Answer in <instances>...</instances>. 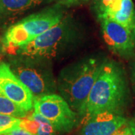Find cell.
Here are the masks:
<instances>
[{"label": "cell", "mask_w": 135, "mask_h": 135, "mask_svg": "<svg viewBox=\"0 0 135 135\" xmlns=\"http://www.w3.org/2000/svg\"><path fill=\"white\" fill-rule=\"evenodd\" d=\"M128 86L122 68L112 61L103 62L87 99L83 116L119 111L126 104Z\"/></svg>", "instance_id": "1"}, {"label": "cell", "mask_w": 135, "mask_h": 135, "mask_svg": "<svg viewBox=\"0 0 135 135\" xmlns=\"http://www.w3.org/2000/svg\"><path fill=\"white\" fill-rule=\"evenodd\" d=\"M102 62L89 58L64 68L57 80L60 95L77 114L83 116L89 92L98 75Z\"/></svg>", "instance_id": "2"}, {"label": "cell", "mask_w": 135, "mask_h": 135, "mask_svg": "<svg viewBox=\"0 0 135 135\" xmlns=\"http://www.w3.org/2000/svg\"><path fill=\"white\" fill-rule=\"evenodd\" d=\"M77 39V26L71 20L63 17L51 29L17 49V53L25 57L45 60L56 58L71 50Z\"/></svg>", "instance_id": "3"}, {"label": "cell", "mask_w": 135, "mask_h": 135, "mask_svg": "<svg viewBox=\"0 0 135 135\" xmlns=\"http://www.w3.org/2000/svg\"><path fill=\"white\" fill-rule=\"evenodd\" d=\"M62 18L61 4H56L25 17L7 29L2 39L5 50L9 52L16 50L51 29Z\"/></svg>", "instance_id": "4"}, {"label": "cell", "mask_w": 135, "mask_h": 135, "mask_svg": "<svg viewBox=\"0 0 135 135\" xmlns=\"http://www.w3.org/2000/svg\"><path fill=\"white\" fill-rule=\"evenodd\" d=\"M24 62H18L12 67V71L28 87L34 98L53 94L57 89L51 68L45 59L29 58Z\"/></svg>", "instance_id": "5"}, {"label": "cell", "mask_w": 135, "mask_h": 135, "mask_svg": "<svg viewBox=\"0 0 135 135\" xmlns=\"http://www.w3.org/2000/svg\"><path fill=\"white\" fill-rule=\"evenodd\" d=\"M33 108L47 119L57 132H69L77 125V113L62 97L55 93L34 98Z\"/></svg>", "instance_id": "6"}, {"label": "cell", "mask_w": 135, "mask_h": 135, "mask_svg": "<svg viewBox=\"0 0 135 135\" xmlns=\"http://www.w3.org/2000/svg\"><path fill=\"white\" fill-rule=\"evenodd\" d=\"M0 94L26 112L33 108L34 97L28 87L15 74L9 65L0 63Z\"/></svg>", "instance_id": "7"}, {"label": "cell", "mask_w": 135, "mask_h": 135, "mask_svg": "<svg viewBox=\"0 0 135 135\" xmlns=\"http://www.w3.org/2000/svg\"><path fill=\"white\" fill-rule=\"evenodd\" d=\"M101 28L104 39L111 50L124 56L133 55L135 45L131 31L109 18L101 19Z\"/></svg>", "instance_id": "8"}, {"label": "cell", "mask_w": 135, "mask_h": 135, "mask_svg": "<svg viewBox=\"0 0 135 135\" xmlns=\"http://www.w3.org/2000/svg\"><path fill=\"white\" fill-rule=\"evenodd\" d=\"M127 123V119L119 113L102 112L87 119L81 135H113Z\"/></svg>", "instance_id": "9"}, {"label": "cell", "mask_w": 135, "mask_h": 135, "mask_svg": "<svg viewBox=\"0 0 135 135\" xmlns=\"http://www.w3.org/2000/svg\"><path fill=\"white\" fill-rule=\"evenodd\" d=\"M134 7L132 0H113L98 18H109L132 31L134 19Z\"/></svg>", "instance_id": "10"}, {"label": "cell", "mask_w": 135, "mask_h": 135, "mask_svg": "<svg viewBox=\"0 0 135 135\" xmlns=\"http://www.w3.org/2000/svg\"><path fill=\"white\" fill-rule=\"evenodd\" d=\"M45 0H0V25H5Z\"/></svg>", "instance_id": "11"}, {"label": "cell", "mask_w": 135, "mask_h": 135, "mask_svg": "<svg viewBox=\"0 0 135 135\" xmlns=\"http://www.w3.org/2000/svg\"><path fill=\"white\" fill-rule=\"evenodd\" d=\"M27 113L28 112L17 105L8 98L0 94V114L9 115L22 119L27 116Z\"/></svg>", "instance_id": "12"}, {"label": "cell", "mask_w": 135, "mask_h": 135, "mask_svg": "<svg viewBox=\"0 0 135 135\" xmlns=\"http://www.w3.org/2000/svg\"><path fill=\"white\" fill-rule=\"evenodd\" d=\"M29 116L31 119L36 121L39 124L37 135H56L57 134L56 130L51 124V122L44 116L35 110Z\"/></svg>", "instance_id": "13"}, {"label": "cell", "mask_w": 135, "mask_h": 135, "mask_svg": "<svg viewBox=\"0 0 135 135\" xmlns=\"http://www.w3.org/2000/svg\"><path fill=\"white\" fill-rule=\"evenodd\" d=\"M20 122V118L0 114V135L7 134L17 127H19Z\"/></svg>", "instance_id": "14"}, {"label": "cell", "mask_w": 135, "mask_h": 135, "mask_svg": "<svg viewBox=\"0 0 135 135\" xmlns=\"http://www.w3.org/2000/svg\"><path fill=\"white\" fill-rule=\"evenodd\" d=\"M20 127L23 128L25 130L28 131L29 132L37 135V131L38 129L39 124L32 119H31L29 116H26L24 118L21 119V122L20 124Z\"/></svg>", "instance_id": "15"}, {"label": "cell", "mask_w": 135, "mask_h": 135, "mask_svg": "<svg viewBox=\"0 0 135 135\" xmlns=\"http://www.w3.org/2000/svg\"><path fill=\"white\" fill-rule=\"evenodd\" d=\"M113 0H95L94 6L96 11L98 17L100 16L104 11V10L106 8V7L109 5Z\"/></svg>", "instance_id": "16"}, {"label": "cell", "mask_w": 135, "mask_h": 135, "mask_svg": "<svg viewBox=\"0 0 135 135\" xmlns=\"http://www.w3.org/2000/svg\"><path fill=\"white\" fill-rule=\"evenodd\" d=\"M5 135H35L29 132L28 131L25 130L21 127H17L16 128L13 129L11 131H10L9 133H8Z\"/></svg>", "instance_id": "17"}, {"label": "cell", "mask_w": 135, "mask_h": 135, "mask_svg": "<svg viewBox=\"0 0 135 135\" xmlns=\"http://www.w3.org/2000/svg\"><path fill=\"white\" fill-rule=\"evenodd\" d=\"M113 135H132V133L128 123H126V125H124L121 128H119Z\"/></svg>", "instance_id": "18"}, {"label": "cell", "mask_w": 135, "mask_h": 135, "mask_svg": "<svg viewBox=\"0 0 135 135\" xmlns=\"http://www.w3.org/2000/svg\"><path fill=\"white\" fill-rule=\"evenodd\" d=\"M87 0H59V4L64 5H74L86 2Z\"/></svg>", "instance_id": "19"}, {"label": "cell", "mask_w": 135, "mask_h": 135, "mask_svg": "<svg viewBox=\"0 0 135 135\" xmlns=\"http://www.w3.org/2000/svg\"><path fill=\"white\" fill-rule=\"evenodd\" d=\"M127 123H128V125L131 131L132 135H135V116L131 118Z\"/></svg>", "instance_id": "20"}, {"label": "cell", "mask_w": 135, "mask_h": 135, "mask_svg": "<svg viewBox=\"0 0 135 135\" xmlns=\"http://www.w3.org/2000/svg\"><path fill=\"white\" fill-rule=\"evenodd\" d=\"M4 50H5V45L3 43V41L2 40H0V54L2 53Z\"/></svg>", "instance_id": "21"}, {"label": "cell", "mask_w": 135, "mask_h": 135, "mask_svg": "<svg viewBox=\"0 0 135 135\" xmlns=\"http://www.w3.org/2000/svg\"><path fill=\"white\" fill-rule=\"evenodd\" d=\"M132 30L134 31V33L135 35V16H134V23H133V29Z\"/></svg>", "instance_id": "22"}, {"label": "cell", "mask_w": 135, "mask_h": 135, "mask_svg": "<svg viewBox=\"0 0 135 135\" xmlns=\"http://www.w3.org/2000/svg\"><path fill=\"white\" fill-rule=\"evenodd\" d=\"M132 75H133V80H134V81L135 83V67L134 68V70H133V74H132Z\"/></svg>", "instance_id": "23"}]
</instances>
